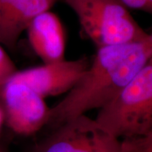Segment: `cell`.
<instances>
[{"mask_svg":"<svg viewBox=\"0 0 152 152\" xmlns=\"http://www.w3.org/2000/svg\"><path fill=\"white\" fill-rule=\"evenodd\" d=\"M152 56V34L143 40L97 48L83 75L50 108L46 126L54 128L74 117L108 105Z\"/></svg>","mask_w":152,"mask_h":152,"instance_id":"cell-1","label":"cell"},{"mask_svg":"<svg viewBox=\"0 0 152 152\" xmlns=\"http://www.w3.org/2000/svg\"><path fill=\"white\" fill-rule=\"evenodd\" d=\"M95 119L122 141L152 132V56Z\"/></svg>","mask_w":152,"mask_h":152,"instance_id":"cell-2","label":"cell"},{"mask_svg":"<svg viewBox=\"0 0 152 152\" xmlns=\"http://www.w3.org/2000/svg\"><path fill=\"white\" fill-rule=\"evenodd\" d=\"M96 48L143 40L149 37L118 0H64Z\"/></svg>","mask_w":152,"mask_h":152,"instance_id":"cell-3","label":"cell"},{"mask_svg":"<svg viewBox=\"0 0 152 152\" xmlns=\"http://www.w3.org/2000/svg\"><path fill=\"white\" fill-rule=\"evenodd\" d=\"M31 152H124L123 142L86 114L63 123Z\"/></svg>","mask_w":152,"mask_h":152,"instance_id":"cell-4","label":"cell"},{"mask_svg":"<svg viewBox=\"0 0 152 152\" xmlns=\"http://www.w3.org/2000/svg\"><path fill=\"white\" fill-rule=\"evenodd\" d=\"M0 107L7 125L20 135H31L46 126L50 111L45 98L13 80L0 89Z\"/></svg>","mask_w":152,"mask_h":152,"instance_id":"cell-5","label":"cell"},{"mask_svg":"<svg viewBox=\"0 0 152 152\" xmlns=\"http://www.w3.org/2000/svg\"><path fill=\"white\" fill-rule=\"evenodd\" d=\"M89 65L86 57L72 61L64 59L18 71L11 80L24 83L45 99L69 92Z\"/></svg>","mask_w":152,"mask_h":152,"instance_id":"cell-6","label":"cell"},{"mask_svg":"<svg viewBox=\"0 0 152 152\" xmlns=\"http://www.w3.org/2000/svg\"><path fill=\"white\" fill-rule=\"evenodd\" d=\"M56 0H0V45L16 47L32 20L49 11Z\"/></svg>","mask_w":152,"mask_h":152,"instance_id":"cell-7","label":"cell"},{"mask_svg":"<svg viewBox=\"0 0 152 152\" xmlns=\"http://www.w3.org/2000/svg\"><path fill=\"white\" fill-rule=\"evenodd\" d=\"M26 31L32 48L44 64L65 59L64 28L58 17L50 10L36 16Z\"/></svg>","mask_w":152,"mask_h":152,"instance_id":"cell-8","label":"cell"},{"mask_svg":"<svg viewBox=\"0 0 152 152\" xmlns=\"http://www.w3.org/2000/svg\"><path fill=\"white\" fill-rule=\"evenodd\" d=\"M17 71L16 66L4 47L0 45V89L12 78Z\"/></svg>","mask_w":152,"mask_h":152,"instance_id":"cell-9","label":"cell"},{"mask_svg":"<svg viewBox=\"0 0 152 152\" xmlns=\"http://www.w3.org/2000/svg\"><path fill=\"white\" fill-rule=\"evenodd\" d=\"M122 142L124 152H152V132L143 137Z\"/></svg>","mask_w":152,"mask_h":152,"instance_id":"cell-10","label":"cell"},{"mask_svg":"<svg viewBox=\"0 0 152 152\" xmlns=\"http://www.w3.org/2000/svg\"><path fill=\"white\" fill-rule=\"evenodd\" d=\"M128 9H136L146 11L147 0H118Z\"/></svg>","mask_w":152,"mask_h":152,"instance_id":"cell-11","label":"cell"},{"mask_svg":"<svg viewBox=\"0 0 152 152\" xmlns=\"http://www.w3.org/2000/svg\"><path fill=\"white\" fill-rule=\"evenodd\" d=\"M146 11L152 14V0H147V7Z\"/></svg>","mask_w":152,"mask_h":152,"instance_id":"cell-12","label":"cell"},{"mask_svg":"<svg viewBox=\"0 0 152 152\" xmlns=\"http://www.w3.org/2000/svg\"><path fill=\"white\" fill-rule=\"evenodd\" d=\"M4 122V118L3 111L1 110V107H0V132H1V126H2Z\"/></svg>","mask_w":152,"mask_h":152,"instance_id":"cell-13","label":"cell"},{"mask_svg":"<svg viewBox=\"0 0 152 152\" xmlns=\"http://www.w3.org/2000/svg\"><path fill=\"white\" fill-rule=\"evenodd\" d=\"M0 152H1V151H0Z\"/></svg>","mask_w":152,"mask_h":152,"instance_id":"cell-14","label":"cell"}]
</instances>
